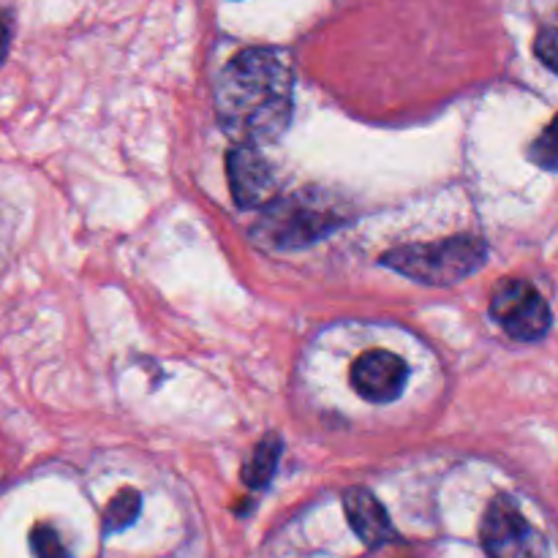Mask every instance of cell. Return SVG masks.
Returning <instances> with one entry per match:
<instances>
[{"instance_id": "6da1fadb", "label": "cell", "mask_w": 558, "mask_h": 558, "mask_svg": "<svg viewBox=\"0 0 558 558\" xmlns=\"http://www.w3.org/2000/svg\"><path fill=\"white\" fill-rule=\"evenodd\" d=\"M213 104L221 129L240 145L278 140L292 120V69L272 49H243L218 74Z\"/></svg>"}, {"instance_id": "7a4b0ae2", "label": "cell", "mask_w": 558, "mask_h": 558, "mask_svg": "<svg viewBox=\"0 0 558 558\" xmlns=\"http://www.w3.org/2000/svg\"><path fill=\"white\" fill-rule=\"evenodd\" d=\"M488 259V245L472 234L447 238L441 243L401 245L381 256V265L428 287H450L463 281Z\"/></svg>"}, {"instance_id": "3957f363", "label": "cell", "mask_w": 558, "mask_h": 558, "mask_svg": "<svg viewBox=\"0 0 558 558\" xmlns=\"http://www.w3.org/2000/svg\"><path fill=\"white\" fill-rule=\"evenodd\" d=\"M343 213L336 210L322 196L294 194L289 199H272L262 213L259 227L254 229L256 243L270 245V248H300L311 245L341 227Z\"/></svg>"}, {"instance_id": "277c9868", "label": "cell", "mask_w": 558, "mask_h": 558, "mask_svg": "<svg viewBox=\"0 0 558 558\" xmlns=\"http://www.w3.org/2000/svg\"><path fill=\"white\" fill-rule=\"evenodd\" d=\"M480 539L488 558H548L545 537L523 518L510 496H496L480 526Z\"/></svg>"}, {"instance_id": "5b68a950", "label": "cell", "mask_w": 558, "mask_h": 558, "mask_svg": "<svg viewBox=\"0 0 558 558\" xmlns=\"http://www.w3.org/2000/svg\"><path fill=\"white\" fill-rule=\"evenodd\" d=\"M490 316L505 327V332L515 341L532 343L548 336L554 325L550 305L543 294L526 281H501L490 298Z\"/></svg>"}, {"instance_id": "8992f818", "label": "cell", "mask_w": 558, "mask_h": 558, "mask_svg": "<svg viewBox=\"0 0 558 558\" xmlns=\"http://www.w3.org/2000/svg\"><path fill=\"white\" fill-rule=\"evenodd\" d=\"M227 174L234 205L243 210L267 207L276 199V174L256 147H232L227 156Z\"/></svg>"}, {"instance_id": "52a82bcc", "label": "cell", "mask_w": 558, "mask_h": 558, "mask_svg": "<svg viewBox=\"0 0 558 558\" xmlns=\"http://www.w3.org/2000/svg\"><path fill=\"white\" fill-rule=\"evenodd\" d=\"M409 379V365L398 354L374 349L352 365V387L371 403H390L401 398Z\"/></svg>"}, {"instance_id": "ba28073f", "label": "cell", "mask_w": 558, "mask_h": 558, "mask_svg": "<svg viewBox=\"0 0 558 558\" xmlns=\"http://www.w3.org/2000/svg\"><path fill=\"white\" fill-rule=\"evenodd\" d=\"M343 510H347L352 532L368 548H381V545H387L396 537L390 515H387L381 501L368 488H349L343 494Z\"/></svg>"}, {"instance_id": "9c48e42d", "label": "cell", "mask_w": 558, "mask_h": 558, "mask_svg": "<svg viewBox=\"0 0 558 558\" xmlns=\"http://www.w3.org/2000/svg\"><path fill=\"white\" fill-rule=\"evenodd\" d=\"M281 439H278L276 434L265 436V439L256 445L254 456H251V461L245 463L243 469V480L248 488H265V485L270 483L272 474H276L278 458H281Z\"/></svg>"}, {"instance_id": "30bf717a", "label": "cell", "mask_w": 558, "mask_h": 558, "mask_svg": "<svg viewBox=\"0 0 558 558\" xmlns=\"http://www.w3.org/2000/svg\"><path fill=\"white\" fill-rule=\"evenodd\" d=\"M140 510H142L140 490L123 488L107 505V512H104V534H114V532H123V529H129L131 523L140 518Z\"/></svg>"}, {"instance_id": "8fae6325", "label": "cell", "mask_w": 558, "mask_h": 558, "mask_svg": "<svg viewBox=\"0 0 558 558\" xmlns=\"http://www.w3.org/2000/svg\"><path fill=\"white\" fill-rule=\"evenodd\" d=\"M529 158H532L539 169L558 172V114L550 120L548 129L532 142V147H529Z\"/></svg>"}, {"instance_id": "7c38bea8", "label": "cell", "mask_w": 558, "mask_h": 558, "mask_svg": "<svg viewBox=\"0 0 558 558\" xmlns=\"http://www.w3.org/2000/svg\"><path fill=\"white\" fill-rule=\"evenodd\" d=\"M31 548L36 558H71L60 534L52 526H47V523H38L31 532Z\"/></svg>"}, {"instance_id": "4fadbf2b", "label": "cell", "mask_w": 558, "mask_h": 558, "mask_svg": "<svg viewBox=\"0 0 558 558\" xmlns=\"http://www.w3.org/2000/svg\"><path fill=\"white\" fill-rule=\"evenodd\" d=\"M534 54H537L554 74H558V27H545V31H539L537 41H534Z\"/></svg>"}, {"instance_id": "5bb4252c", "label": "cell", "mask_w": 558, "mask_h": 558, "mask_svg": "<svg viewBox=\"0 0 558 558\" xmlns=\"http://www.w3.org/2000/svg\"><path fill=\"white\" fill-rule=\"evenodd\" d=\"M11 31H14V25H11V14L9 11H0V65H3L5 58H9Z\"/></svg>"}]
</instances>
